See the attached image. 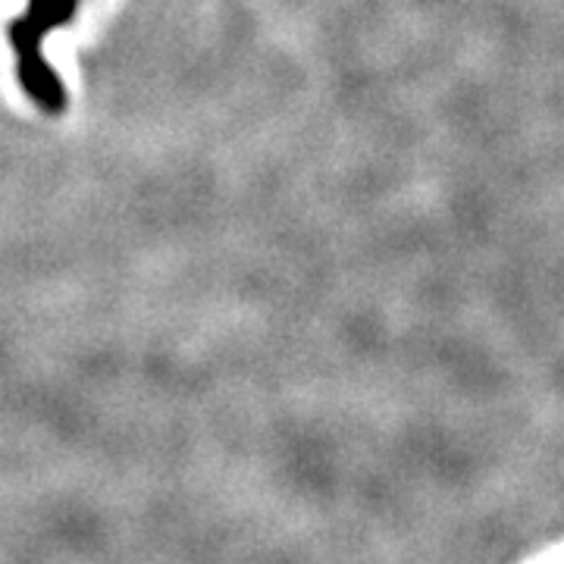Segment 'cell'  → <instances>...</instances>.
<instances>
[{"label":"cell","mask_w":564,"mask_h":564,"mask_svg":"<svg viewBox=\"0 0 564 564\" xmlns=\"http://www.w3.org/2000/svg\"><path fill=\"white\" fill-rule=\"evenodd\" d=\"M79 0H29L20 20L10 22V44L17 51V73L29 101L44 113H61L66 107L61 76L44 61V39L76 20Z\"/></svg>","instance_id":"6da1fadb"}]
</instances>
